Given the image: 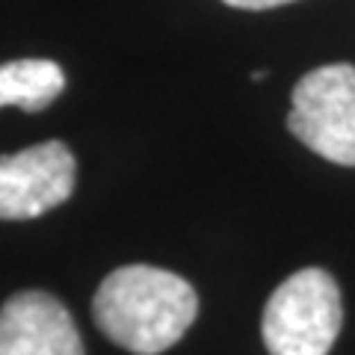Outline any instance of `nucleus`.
Listing matches in <instances>:
<instances>
[{
    "mask_svg": "<svg viewBox=\"0 0 355 355\" xmlns=\"http://www.w3.org/2000/svg\"><path fill=\"white\" fill-rule=\"evenodd\" d=\"M263 77H266V71H263V69H258V71H252V80H254V83H261V80H263Z\"/></svg>",
    "mask_w": 355,
    "mask_h": 355,
    "instance_id": "8",
    "label": "nucleus"
},
{
    "mask_svg": "<svg viewBox=\"0 0 355 355\" xmlns=\"http://www.w3.org/2000/svg\"><path fill=\"white\" fill-rule=\"evenodd\" d=\"M65 89V74L53 60H9L0 62V107L39 113L51 107Z\"/></svg>",
    "mask_w": 355,
    "mask_h": 355,
    "instance_id": "6",
    "label": "nucleus"
},
{
    "mask_svg": "<svg viewBox=\"0 0 355 355\" xmlns=\"http://www.w3.org/2000/svg\"><path fill=\"white\" fill-rule=\"evenodd\" d=\"M343 326L340 287L326 270L305 266L266 299L261 335L270 355H329Z\"/></svg>",
    "mask_w": 355,
    "mask_h": 355,
    "instance_id": "2",
    "label": "nucleus"
},
{
    "mask_svg": "<svg viewBox=\"0 0 355 355\" xmlns=\"http://www.w3.org/2000/svg\"><path fill=\"white\" fill-rule=\"evenodd\" d=\"M77 160L69 146L48 139L0 157V219H36L69 202Z\"/></svg>",
    "mask_w": 355,
    "mask_h": 355,
    "instance_id": "4",
    "label": "nucleus"
},
{
    "mask_svg": "<svg viewBox=\"0 0 355 355\" xmlns=\"http://www.w3.org/2000/svg\"><path fill=\"white\" fill-rule=\"evenodd\" d=\"M287 130L329 163L355 166V65L331 62L293 86Z\"/></svg>",
    "mask_w": 355,
    "mask_h": 355,
    "instance_id": "3",
    "label": "nucleus"
},
{
    "mask_svg": "<svg viewBox=\"0 0 355 355\" xmlns=\"http://www.w3.org/2000/svg\"><path fill=\"white\" fill-rule=\"evenodd\" d=\"M222 3L234 6V9H252V12H261V9H275V6L293 3V0H222Z\"/></svg>",
    "mask_w": 355,
    "mask_h": 355,
    "instance_id": "7",
    "label": "nucleus"
},
{
    "mask_svg": "<svg viewBox=\"0 0 355 355\" xmlns=\"http://www.w3.org/2000/svg\"><path fill=\"white\" fill-rule=\"evenodd\" d=\"M196 314L193 284L148 263L113 270L92 299V320L101 335L133 355H160L175 347Z\"/></svg>",
    "mask_w": 355,
    "mask_h": 355,
    "instance_id": "1",
    "label": "nucleus"
},
{
    "mask_svg": "<svg viewBox=\"0 0 355 355\" xmlns=\"http://www.w3.org/2000/svg\"><path fill=\"white\" fill-rule=\"evenodd\" d=\"M0 355H86V349L57 296L21 291L0 308Z\"/></svg>",
    "mask_w": 355,
    "mask_h": 355,
    "instance_id": "5",
    "label": "nucleus"
}]
</instances>
